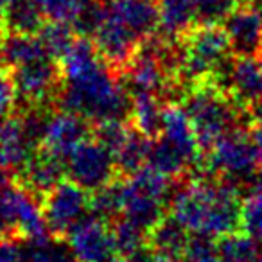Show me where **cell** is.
I'll return each mask as SVG.
<instances>
[{"label":"cell","mask_w":262,"mask_h":262,"mask_svg":"<svg viewBox=\"0 0 262 262\" xmlns=\"http://www.w3.org/2000/svg\"><path fill=\"white\" fill-rule=\"evenodd\" d=\"M59 65L65 79L58 97L59 108L79 113L94 124L110 119L129 120V90L120 74L101 58L92 38L77 36Z\"/></svg>","instance_id":"cell-1"},{"label":"cell","mask_w":262,"mask_h":262,"mask_svg":"<svg viewBox=\"0 0 262 262\" xmlns=\"http://www.w3.org/2000/svg\"><path fill=\"white\" fill-rule=\"evenodd\" d=\"M169 208L190 233L219 239L241 228V187L215 176H189L176 182Z\"/></svg>","instance_id":"cell-2"},{"label":"cell","mask_w":262,"mask_h":262,"mask_svg":"<svg viewBox=\"0 0 262 262\" xmlns=\"http://www.w3.org/2000/svg\"><path fill=\"white\" fill-rule=\"evenodd\" d=\"M182 104L192 122L203 153L230 131L243 127L241 120L248 113L228 92L212 81L190 86L183 95Z\"/></svg>","instance_id":"cell-3"},{"label":"cell","mask_w":262,"mask_h":262,"mask_svg":"<svg viewBox=\"0 0 262 262\" xmlns=\"http://www.w3.org/2000/svg\"><path fill=\"white\" fill-rule=\"evenodd\" d=\"M260 160L257 149L250 139V131L233 129L219 139L207 153H203L201 174L215 176L235 183L237 187H248L257 182L260 172Z\"/></svg>","instance_id":"cell-4"},{"label":"cell","mask_w":262,"mask_h":262,"mask_svg":"<svg viewBox=\"0 0 262 262\" xmlns=\"http://www.w3.org/2000/svg\"><path fill=\"white\" fill-rule=\"evenodd\" d=\"M0 235L38 241L52 235L43 217L41 200L16 178H0Z\"/></svg>","instance_id":"cell-5"},{"label":"cell","mask_w":262,"mask_h":262,"mask_svg":"<svg viewBox=\"0 0 262 262\" xmlns=\"http://www.w3.org/2000/svg\"><path fill=\"white\" fill-rule=\"evenodd\" d=\"M9 70L18 106H58V97L65 83L59 61L51 56H41Z\"/></svg>","instance_id":"cell-6"},{"label":"cell","mask_w":262,"mask_h":262,"mask_svg":"<svg viewBox=\"0 0 262 262\" xmlns=\"http://www.w3.org/2000/svg\"><path fill=\"white\" fill-rule=\"evenodd\" d=\"M65 164L69 180L90 192L120 178L113 153L99 140H95L94 135L67 155Z\"/></svg>","instance_id":"cell-7"},{"label":"cell","mask_w":262,"mask_h":262,"mask_svg":"<svg viewBox=\"0 0 262 262\" xmlns=\"http://www.w3.org/2000/svg\"><path fill=\"white\" fill-rule=\"evenodd\" d=\"M41 208L52 235L65 239L70 228L90 214V190L72 180H63L41 200Z\"/></svg>","instance_id":"cell-8"},{"label":"cell","mask_w":262,"mask_h":262,"mask_svg":"<svg viewBox=\"0 0 262 262\" xmlns=\"http://www.w3.org/2000/svg\"><path fill=\"white\" fill-rule=\"evenodd\" d=\"M65 241L79 262H110L117 255L112 223L94 214L74 225Z\"/></svg>","instance_id":"cell-9"},{"label":"cell","mask_w":262,"mask_h":262,"mask_svg":"<svg viewBox=\"0 0 262 262\" xmlns=\"http://www.w3.org/2000/svg\"><path fill=\"white\" fill-rule=\"evenodd\" d=\"M95 47H97L101 58L115 70L117 74H122L124 69L135 58L137 51L140 49L142 38L135 34L127 26H124L115 16L108 15L104 11L101 26L92 36Z\"/></svg>","instance_id":"cell-10"},{"label":"cell","mask_w":262,"mask_h":262,"mask_svg":"<svg viewBox=\"0 0 262 262\" xmlns=\"http://www.w3.org/2000/svg\"><path fill=\"white\" fill-rule=\"evenodd\" d=\"M38 147L22 113L4 119L0 122V174L16 178Z\"/></svg>","instance_id":"cell-11"},{"label":"cell","mask_w":262,"mask_h":262,"mask_svg":"<svg viewBox=\"0 0 262 262\" xmlns=\"http://www.w3.org/2000/svg\"><path fill=\"white\" fill-rule=\"evenodd\" d=\"M92 135H94V122L79 113L56 106L49 115L40 147L67 158V155L72 153Z\"/></svg>","instance_id":"cell-12"},{"label":"cell","mask_w":262,"mask_h":262,"mask_svg":"<svg viewBox=\"0 0 262 262\" xmlns=\"http://www.w3.org/2000/svg\"><path fill=\"white\" fill-rule=\"evenodd\" d=\"M226 90L243 108L262 101V52L251 56H233L223 81Z\"/></svg>","instance_id":"cell-13"},{"label":"cell","mask_w":262,"mask_h":262,"mask_svg":"<svg viewBox=\"0 0 262 262\" xmlns=\"http://www.w3.org/2000/svg\"><path fill=\"white\" fill-rule=\"evenodd\" d=\"M67 176L65 158L38 147L29 158L24 169L18 172L16 180L26 189H29L36 198L43 200L52 189L59 185Z\"/></svg>","instance_id":"cell-14"},{"label":"cell","mask_w":262,"mask_h":262,"mask_svg":"<svg viewBox=\"0 0 262 262\" xmlns=\"http://www.w3.org/2000/svg\"><path fill=\"white\" fill-rule=\"evenodd\" d=\"M235 56L262 52V16L253 4H241L223 22Z\"/></svg>","instance_id":"cell-15"},{"label":"cell","mask_w":262,"mask_h":262,"mask_svg":"<svg viewBox=\"0 0 262 262\" xmlns=\"http://www.w3.org/2000/svg\"><path fill=\"white\" fill-rule=\"evenodd\" d=\"M167 205L169 200L137 185L133 180H124V210L120 217L129 219L149 232L165 215Z\"/></svg>","instance_id":"cell-16"},{"label":"cell","mask_w":262,"mask_h":262,"mask_svg":"<svg viewBox=\"0 0 262 262\" xmlns=\"http://www.w3.org/2000/svg\"><path fill=\"white\" fill-rule=\"evenodd\" d=\"M104 11L127 26L142 40L158 31V8L153 0H102Z\"/></svg>","instance_id":"cell-17"},{"label":"cell","mask_w":262,"mask_h":262,"mask_svg":"<svg viewBox=\"0 0 262 262\" xmlns=\"http://www.w3.org/2000/svg\"><path fill=\"white\" fill-rule=\"evenodd\" d=\"M158 31L165 40L180 41L200 24L196 0H158Z\"/></svg>","instance_id":"cell-18"},{"label":"cell","mask_w":262,"mask_h":262,"mask_svg":"<svg viewBox=\"0 0 262 262\" xmlns=\"http://www.w3.org/2000/svg\"><path fill=\"white\" fill-rule=\"evenodd\" d=\"M167 102L162 101L158 95L147 92H135L131 94V124L140 129L151 140L158 139L162 133L164 122V108Z\"/></svg>","instance_id":"cell-19"},{"label":"cell","mask_w":262,"mask_h":262,"mask_svg":"<svg viewBox=\"0 0 262 262\" xmlns=\"http://www.w3.org/2000/svg\"><path fill=\"white\" fill-rule=\"evenodd\" d=\"M151 147H153V140L131 124L127 139L124 140L122 146L113 155V157H115L119 174L122 176V178H129V176H133L135 172H139L142 167H146V165L149 164Z\"/></svg>","instance_id":"cell-20"},{"label":"cell","mask_w":262,"mask_h":262,"mask_svg":"<svg viewBox=\"0 0 262 262\" xmlns=\"http://www.w3.org/2000/svg\"><path fill=\"white\" fill-rule=\"evenodd\" d=\"M49 56L36 34L2 33L0 34V61L8 69H16L29 61Z\"/></svg>","instance_id":"cell-21"},{"label":"cell","mask_w":262,"mask_h":262,"mask_svg":"<svg viewBox=\"0 0 262 262\" xmlns=\"http://www.w3.org/2000/svg\"><path fill=\"white\" fill-rule=\"evenodd\" d=\"M190 232L172 214H165L147 235V244L158 255H182Z\"/></svg>","instance_id":"cell-22"},{"label":"cell","mask_w":262,"mask_h":262,"mask_svg":"<svg viewBox=\"0 0 262 262\" xmlns=\"http://www.w3.org/2000/svg\"><path fill=\"white\" fill-rule=\"evenodd\" d=\"M0 20L6 33L20 34H38L45 24L43 13L34 0H13Z\"/></svg>","instance_id":"cell-23"},{"label":"cell","mask_w":262,"mask_h":262,"mask_svg":"<svg viewBox=\"0 0 262 262\" xmlns=\"http://www.w3.org/2000/svg\"><path fill=\"white\" fill-rule=\"evenodd\" d=\"M124 210V180L122 176L90 192V214L113 223Z\"/></svg>","instance_id":"cell-24"},{"label":"cell","mask_w":262,"mask_h":262,"mask_svg":"<svg viewBox=\"0 0 262 262\" xmlns=\"http://www.w3.org/2000/svg\"><path fill=\"white\" fill-rule=\"evenodd\" d=\"M36 36L43 45L45 52L51 58H54L56 61H61L63 56L70 51V47L74 45V41H76V38L79 34L76 33L72 24L49 20V22L43 24V27H41Z\"/></svg>","instance_id":"cell-25"},{"label":"cell","mask_w":262,"mask_h":262,"mask_svg":"<svg viewBox=\"0 0 262 262\" xmlns=\"http://www.w3.org/2000/svg\"><path fill=\"white\" fill-rule=\"evenodd\" d=\"M26 258L27 262H79L69 243L54 235L26 241Z\"/></svg>","instance_id":"cell-26"},{"label":"cell","mask_w":262,"mask_h":262,"mask_svg":"<svg viewBox=\"0 0 262 262\" xmlns=\"http://www.w3.org/2000/svg\"><path fill=\"white\" fill-rule=\"evenodd\" d=\"M219 258L221 262H255L258 257V241L250 233L232 232L219 237Z\"/></svg>","instance_id":"cell-27"},{"label":"cell","mask_w":262,"mask_h":262,"mask_svg":"<svg viewBox=\"0 0 262 262\" xmlns=\"http://www.w3.org/2000/svg\"><path fill=\"white\" fill-rule=\"evenodd\" d=\"M113 241H115L117 255H129L133 251H139L142 248L149 246L147 244V235L149 232L142 226L131 223L126 217H119L112 223Z\"/></svg>","instance_id":"cell-28"},{"label":"cell","mask_w":262,"mask_h":262,"mask_svg":"<svg viewBox=\"0 0 262 262\" xmlns=\"http://www.w3.org/2000/svg\"><path fill=\"white\" fill-rule=\"evenodd\" d=\"M185 262H221L217 237L207 233H192L182 253Z\"/></svg>","instance_id":"cell-29"},{"label":"cell","mask_w":262,"mask_h":262,"mask_svg":"<svg viewBox=\"0 0 262 262\" xmlns=\"http://www.w3.org/2000/svg\"><path fill=\"white\" fill-rule=\"evenodd\" d=\"M131 129L129 120L122 119H110L101 120V122L94 124V139L99 140L104 147H108L113 155L115 151L122 146V142L127 139Z\"/></svg>","instance_id":"cell-30"},{"label":"cell","mask_w":262,"mask_h":262,"mask_svg":"<svg viewBox=\"0 0 262 262\" xmlns=\"http://www.w3.org/2000/svg\"><path fill=\"white\" fill-rule=\"evenodd\" d=\"M241 228L262 243V190L253 189L243 201Z\"/></svg>","instance_id":"cell-31"},{"label":"cell","mask_w":262,"mask_h":262,"mask_svg":"<svg viewBox=\"0 0 262 262\" xmlns=\"http://www.w3.org/2000/svg\"><path fill=\"white\" fill-rule=\"evenodd\" d=\"M34 2L41 9L45 20L67 24H74L84 4V0H34Z\"/></svg>","instance_id":"cell-32"},{"label":"cell","mask_w":262,"mask_h":262,"mask_svg":"<svg viewBox=\"0 0 262 262\" xmlns=\"http://www.w3.org/2000/svg\"><path fill=\"white\" fill-rule=\"evenodd\" d=\"M239 4V0H196L198 20L200 24H223Z\"/></svg>","instance_id":"cell-33"},{"label":"cell","mask_w":262,"mask_h":262,"mask_svg":"<svg viewBox=\"0 0 262 262\" xmlns=\"http://www.w3.org/2000/svg\"><path fill=\"white\" fill-rule=\"evenodd\" d=\"M18 106L16 101V90L13 83L11 70L0 61V122L13 115V112Z\"/></svg>","instance_id":"cell-34"},{"label":"cell","mask_w":262,"mask_h":262,"mask_svg":"<svg viewBox=\"0 0 262 262\" xmlns=\"http://www.w3.org/2000/svg\"><path fill=\"white\" fill-rule=\"evenodd\" d=\"M0 262H27L26 241L15 235H0Z\"/></svg>","instance_id":"cell-35"},{"label":"cell","mask_w":262,"mask_h":262,"mask_svg":"<svg viewBox=\"0 0 262 262\" xmlns=\"http://www.w3.org/2000/svg\"><path fill=\"white\" fill-rule=\"evenodd\" d=\"M250 139L253 142L255 149H257L258 160L262 165V122H250Z\"/></svg>","instance_id":"cell-36"},{"label":"cell","mask_w":262,"mask_h":262,"mask_svg":"<svg viewBox=\"0 0 262 262\" xmlns=\"http://www.w3.org/2000/svg\"><path fill=\"white\" fill-rule=\"evenodd\" d=\"M246 112L248 117H250V122H262V101L248 106Z\"/></svg>","instance_id":"cell-37"},{"label":"cell","mask_w":262,"mask_h":262,"mask_svg":"<svg viewBox=\"0 0 262 262\" xmlns=\"http://www.w3.org/2000/svg\"><path fill=\"white\" fill-rule=\"evenodd\" d=\"M157 262H185L182 255H158L157 253Z\"/></svg>","instance_id":"cell-38"},{"label":"cell","mask_w":262,"mask_h":262,"mask_svg":"<svg viewBox=\"0 0 262 262\" xmlns=\"http://www.w3.org/2000/svg\"><path fill=\"white\" fill-rule=\"evenodd\" d=\"M11 2H13V0H0V18H2V13L6 11V8H8Z\"/></svg>","instance_id":"cell-39"},{"label":"cell","mask_w":262,"mask_h":262,"mask_svg":"<svg viewBox=\"0 0 262 262\" xmlns=\"http://www.w3.org/2000/svg\"><path fill=\"white\" fill-rule=\"evenodd\" d=\"M251 4H253V8L257 9V11L260 13V16H262V0H253Z\"/></svg>","instance_id":"cell-40"},{"label":"cell","mask_w":262,"mask_h":262,"mask_svg":"<svg viewBox=\"0 0 262 262\" xmlns=\"http://www.w3.org/2000/svg\"><path fill=\"white\" fill-rule=\"evenodd\" d=\"M253 189H260L262 190V171L258 172V176H257V182H255V187Z\"/></svg>","instance_id":"cell-41"},{"label":"cell","mask_w":262,"mask_h":262,"mask_svg":"<svg viewBox=\"0 0 262 262\" xmlns=\"http://www.w3.org/2000/svg\"><path fill=\"white\" fill-rule=\"evenodd\" d=\"M110 262H127V260H126V257H122V255H117V257H113Z\"/></svg>","instance_id":"cell-42"},{"label":"cell","mask_w":262,"mask_h":262,"mask_svg":"<svg viewBox=\"0 0 262 262\" xmlns=\"http://www.w3.org/2000/svg\"><path fill=\"white\" fill-rule=\"evenodd\" d=\"M241 4H251V2H253V0H239Z\"/></svg>","instance_id":"cell-43"},{"label":"cell","mask_w":262,"mask_h":262,"mask_svg":"<svg viewBox=\"0 0 262 262\" xmlns=\"http://www.w3.org/2000/svg\"><path fill=\"white\" fill-rule=\"evenodd\" d=\"M255 262H262V255H258V257L255 258Z\"/></svg>","instance_id":"cell-44"},{"label":"cell","mask_w":262,"mask_h":262,"mask_svg":"<svg viewBox=\"0 0 262 262\" xmlns=\"http://www.w3.org/2000/svg\"><path fill=\"white\" fill-rule=\"evenodd\" d=\"M153 2H158V0H153Z\"/></svg>","instance_id":"cell-45"}]
</instances>
